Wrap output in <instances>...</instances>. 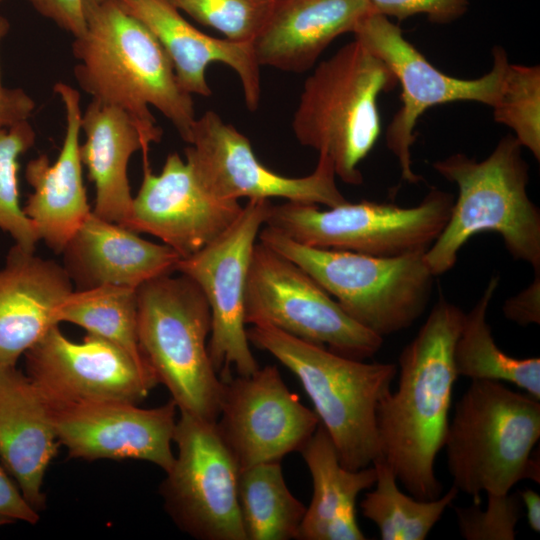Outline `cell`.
I'll list each match as a JSON object with an SVG mask.
<instances>
[{
  "instance_id": "obj_1",
  "label": "cell",
  "mask_w": 540,
  "mask_h": 540,
  "mask_svg": "<svg viewBox=\"0 0 540 540\" xmlns=\"http://www.w3.org/2000/svg\"><path fill=\"white\" fill-rule=\"evenodd\" d=\"M464 316L457 305L439 295L417 335L399 355L397 389L377 407L380 458L419 500H432L442 493L435 460L449 424L458 378L454 347Z\"/></svg>"
},
{
  "instance_id": "obj_2",
  "label": "cell",
  "mask_w": 540,
  "mask_h": 540,
  "mask_svg": "<svg viewBox=\"0 0 540 540\" xmlns=\"http://www.w3.org/2000/svg\"><path fill=\"white\" fill-rule=\"evenodd\" d=\"M84 11L86 31L72 43L79 86L92 100L126 112L146 150L163 134L150 106L188 143L196 121L192 96L179 85L158 40L115 0H85Z\"/></svg>"
},
{
  "instance_id": "obj_3",
  "label": "cell",
  "mask_w": 540,
  "mask_h": 540,
  "mask_svg": "<svg viewBox=\"0 0 540 540\" xmlns=\"http://www.w3.org/2000/svg\"><path fill=\"white\" fill-rule=\"evenodd\" d=\"M432 167L458 187L444 229L424 253L435 277L451 270L460 249L482 232L498 233L515 260L540 269V210L528 195L529 166L513 135L482 161L455 153Z\"/></svg>"
},
{
  "instance_id": "obj_4",
  "label": "cell",
  "mask_w": 540,
  "mask_h": 540,
  "mask_svg": "<svg viewBox=\"0 0 540 540\" xmlns=\"http://www.w3.org/2000/svg\"><path fill=\"white\" fill-rule=\"evenodd\" d=\"M247 337L298 378L344 467L359 470L380 457L376 412L396 364L348 358L267 324L252 325Z\"/></svg>"
},
{
  "instance_id": "obj_5",
  "label": "cell",
  "mask_w": 540,
  "mask_h": 540,
  "mask_svg": "<svg viewBox=\"0 0 540 540\" xmlns=\"http://www.w3.org/2000/svg\"><path fill=\"white\" fill-rule=\"evenodd\" d=\"M540 400L502 382L471 381L449 420L443 448L453 486L481 504V493L507 494L540 482Z\"/></svg>"
},
{
  "instance_id": "obj_6",
  "label": "cell",
  "mask_w": 540,
  "mask_h": 540,
  "mask_svg": "<svg viewBox=\"0 0 540 540\" xmlns=\"http://www.w3.org/2000/svg\"><path fill=\"white\" fill-rule=\"evenodd\" d=\"M397 84L388 66L354 39L305 80L292 120L296 139L327 155L343 182L360 185L358 166L381 133L379 96Z\"/></svg>"
},
{
  "instance_id": "obj_7",
  "label": "cell",
  "mask_w": 540,
  "mask_h": 540,
  "mask_svg": "<svg viewBox=\"0 0 540 540\" xmlns=\"http://www.w3.org/2000/svg\"><path fill=\"white\" fill-rule=\"evenodd\" d=\"M141 352L180 412L216 422L223 381L208 352L211 313L200 288L185 275H165L137 288Z\"/></svg>"
},
{
  "instance_id": "obj_8",
  "label": "cell",
  "mask_w": 540,
  "mask_h": 540,
  "mask_svg": "<svg viewBox=\"0 0 540 540\" xmlns=\"http://www.w3.org/2000/svg\"><path fill=\"white\" fill-rule=\"evenodd\" d=\"M259 242L306 271L357 323L384 337L405 330L423 314L434 275L425 252L375 257L303 245L265 226Z\"/></svg>"
},
{
  "instance_id": "obj_9",
  "label": "cell",
  "mask_w": 540,
  "mask_h": 540,
  "mask_svg": "<svg viewBox=\"0 0 540 540\" xmlns=\"http://www.w3.org/2000/svg\"><path fill=\"white\" fill-rule=\"evenodd\" d=\"M454 199L432 188L413 207L363 200L321 210L287 201L271 205L265 225L310 247L396 257L426 252L444 229Z\"/></svg>"
},
{
  "instance_id": "obj_10",
  "label": "cell",
  "mask_w": 540,
  "mask_h": 540,
  "mask_svg": "<svg viewBox=\"0 0 540 540\" xmlns=\"http://www.w3.org/2000/svg\"><path fill=\"white\" fill-rule=\"evenodd\" d=\"M244 315L246 324L271 325L356 360L371 358L383 344L306 271L261 242L252 252Z\"/></svg>"
},
{
  "instance_id": "obj_11",
  "label": "cell",
  "mask_w": 540,
  "mask_h": 540,
  "mask_svg": "<svg viewBox=\"0 0 540 540\" xmlns=\"http://www.w3.org/2000/svg\"><path fill=\"white\" fill-rule=\"evenodd\" d=\"M353 34L388 66L401 85V106L387 126L386 144L397 158L401 178L408 183H418L422 177L412 170L411 146L416 140L414 129L420 116L433 106L458 101L493 107L509 64L507 53L502 46L495 45L491 70L475 79H462L433 66L404 37L401 28L383 15L369 14Z\"/></svg>"
},
{
  "instance_id": "obj_12",
  "label": "cell",
  "mask_w": 540,
  "mask_h": 540,
  "mask_svg": "<svg viewBox=\"0 0 540 540\" xmlns=\"http://www.w3.org/2000/svg\"><path fill=\"white\" fill-rule=\"evenodd\" d=\"M177 455L160 486L174 523L200 540H247L238 500L240 468L216 422L180 412Z\"/></svg>"
},
{
  "instance_id": "obj_13",
  "label": "cell",
  "mask_w": 540,
  "mask_h": 540,
  "mask_svg": "<svg viewBox=\"0 0 540 540\" xmlns=\"http://www.w3.org/2000/svg\"><path fill=\"white\" fill-rule=\"evenodd\" d=\"M271 205L269 199L248 200L220 236L177 264L176 271L194 281L208 302V352L221 379L230 376L231 367L237 375L259 368L247 337L244 300L252 252Z\"/></svg>"
},
{
  "instance_id": "obj_14",
  "label": "cell",
  "mask_w": 540,
  "mask_h": 540,
  "mask_svg": "<svg viewBox=\"0 0 540 540\" xmlns=\"http://www.w3.org/2000/svg\"><path fill=\"white\" fill-rule=\"evenodd\" d=\"M184 153L200 183L221 199L283 198L328 208L347 202L327 155L319 154L307 176H283L262 164L249 139L214 111L196 118Z\"/></svg>"
},
{
  "instance_id": "obj_15",
  "label": "cell",
  "mask_w": 540,
  "mask_h": 540,
  "mask_svg": "<svg viewBox=\"0 0 540 540\" xmlns=\"http://www.w3.org/2000/svg\"><path fill=\"white\" fill-rule=\"evenodd\" d=\"M27 376L52 409L98 402L138 404L159 384L154 372L99 336L80 342L52 326L25 353Z\"/></svg>"
},
{
  "instance_id": "obj_16",
  "label": "cell",
  "mask_w": 540,
  "mask_h": 540,
  "mask_svg": "<svg viewBox=\"0 0 540 540\" xmlns=\"http://www.w3.org/2000/svg\"><path fill=\"white\" fill-rule=\"evenodd\" d=\"M222 381L216 426L240 471L299 451L320 423L314 410L288 389L275 365Z\"/></svg>"
},
{
  "instance_id": "obj_17",
  "label": "cell",
  "mask_w": 540,
  "mask_h": 540,
  "mask_svg": "<svg viewBox=\"0 0 540 540\" xmlns=\"http://www.w3.org/2000/svg\"><path fill=\"white\" fill-rule=\"evenodd\" d=\"M242 208L238 201L207 191L190 164L173 152L158 175L149 161L143 162L142 183L125 228L159 238L184 258L220 236Z\"/></svg>"
},
{
  "instance_id": "obj_18",
  "label": "cell",
  "mask_w": 540,
  "mask_h": 540,
  "mask_svg": "<svg viewBox=\"0 0 540 540\" xmlns=\"http://www.w3.org/2000/svg\"><path fill=\"white\" fill-rule=\"evenodd\" d=\"M177 405L171 399L143 409L130 402H98L52 409L60 445L74 458L136 459L165 472L173 465L171 450Z\"/></svg>"
},
{
  "instance_id": "obj_19",
  "label": "cell",
  "mask_w": 540,
  "mask_h": 540,
  "mask_svg": "<svg viewBox=\"0 0 540 540\" xmlns=\"http://www.w3.org/2000/svg\"><path fill=\"white\" fill-rule=\"evenodd\" d=\"M65 110L66 128L60 153L51 164L45 154L31 159L25 178L33 188L22 207L39 241L62 253L92 209L88 204L80 157V94L72 86L57 82L53 87Z\"/></svg>"
},
{
  "instance_id": "obj_20",
  "label": "cell",
  "mask_w": 540,
  "mask_h": 540,
  "mask_svg": "<svg viewBox=\"0 0 540 540\" xmlns=\"http://www.w3.org/2000/svg\"><path fill=\"white\" fill-rule=\"evenodd\" d=\"M115 1L158 40L185 92L210 96L212 91L206 80V70L209 64L220 62L230 66L239 76L247 108L257 109L261 93L260 65L252 43H237L201 32L169 0Z\"/></svg>"
},
{
  "instance_id": "obj_21",
  "label": "cell",
  "mask_w": 540,
  "mask_h": 540,
  "mask_svg": "<svg viewBox=\"0 0 540 540\" xmlns=\"http://www.w3.org/2000/svg\"><path fill=\"white\" fill-rule=\"evenodd\" d=\"M64 269L78 290L101 285L137 289L176 272L182 258L174 249L98 217L92 211L63 252Z\"/></svg>"
},
{
  "instance_id": "obj_22",
  "label": "cell",
  "mask_w": 540,
  "mask_h": 540,
  "mask_svg": "<svg viewBox=\"0 0 540 540\" xmlns=\"http://www.w3.org/2000/svg\"><path fill=\"white\" fill-rule=\"evenodd\" d=\"M73 284L63 265L14 244L0 267V365L21 355L52 326Z\"/></svg>"
},
{
  "instance_id": "obj_23",
  "label": "cell",
  "mask_w": 540,
  "mask_h": 540,
  "mask_svg": "<svg viewBox=\"0 0 540 540\" xmlns=\"http://www.w3.org/2000/svg\"><path fill=\"white\" fill-rule=\"evenodd\" d=\"M59 445L48 402L16 365H0V461L38 512L45 505V473Z\"/></svg>"
},
{
  "instance_id": "obj_24",
  "label": "cell",
  "mask_w": 540,
  "mask_h": 540,
  "mask_svg": "<svg viewBox=\"0 0 540 540\" xmlns=\"http://www.w3.org/2000/svg\"><path fill=\"white\" fill-rule=\"evenodd\" d=\"M373 13L368 0H273L252 43L260 66L302 73L340 35L353 33Z\"/></svg>"
},
{
  "instance_id": "obj_25",
  "label": "cell",
  "mask_w": 540,
  "mask_h": 540,
  "mask_svg": "<svg viewBox=\"0 0 540 540\" xmlns=\"http://www.w3.org/2000/svg\"><path fill=\"white\" fill-rule=\"evenodd\" d=\"M81 129L86 140L80 145V157L96 189L92 212L126 227L133 200L128 162L137 151L142 152L143 161H149V151L126 112L96 100L82 114Z\"/></svg>"
},
{
  "instance_id": "obj_26",
  "label": "cell",
  "mask_w": 540,
  "mask_h": 540,
  "mask_svg": "<svg viewBox=\"0 0 540 540\" xmlns=\"http://www.w3.org/2000/svg\"><path fill=\"white\" fill-rule=\"evenodd\" d=\"M313 483L311 502L299 528L300 540H364L356 518L358 495L374 486L373 466L344 467L321 423L299 450Z\"/></svg>"
},
{
  "instance_id": "obj_27",
  "label": "cell",
  "mask_w": 540,
  "mask_h": 540,
  "mask_svg": "<svg viewBox=\"0 0 540 540\" xmlns=\"http://www.w3.org/2000/svg\"><path fill=\"white\" fill-rule=\"evenodd\" d=\"M499 286L493 276L474 307L465 313L454 347V364L458 377L510 383L540 400L539 357L515 358L496 344L486 321L490 302Z\"/></svg>"
},
{
  "instance_id": "obj_28",
  "label": "cell",
  "mask_w": 540,
  "mask_h": 540,
  "mask_svg": "<svg viewBox=\"0 0 540 540\" xmlns=\"http://www.w3.org/2000/svg\"><path fill=\"white\" fill-rule=\"evenodd\" d=\"M238 500L247 540L297 539L306 506L287 487L280 461L241 470Z\"/></svg>"
},
{
  "instance_id": "obj_29",
  "label": "cell",
  "mask_w": 540,
  "mask_h": 540,
  "mask_svg": "<svg viewBox=\"0 0 540 540\" xmlns=\"http://www.w3.org/2000/svg\"><path fill=\"white\" fill-rule=\"evenodd\" d=\"M376 471L375 489L365 494L361 501L364 517L378 528L382 540H424L452 505L459 493L452 487L432 500H419L403 493L398 480L378 457L372 463Z\"/></svg>"
},
{
  "instance_id": "obj_30",
  "label": "cell",
  "mask_w": 540,
  "mask_h": 540,
  "mask_svg": "<svg viewBox=\"0 0 540 540\" xmlns=\"http://www.w3.org/2000/svg\"><path fill=\"white\" fill-rule=\"evenodd\" d=\"M58 321L73 323L108 340L151 369L138 341L137 289L101 285L72 290L58 309Z\"/></svg>"
},
{
  "instance_id": "obj_31",
  "label": "cell",
  "mask_w": 540,
  "mask_h": 540,
  "mask_svg": "<svg viewBox=\"0 0 540 540\" xmlns=\"http://www.w3.org/2000/svg\"><path fill=\"white\" fill-rule=\"evenodd\" d=\"M494 121L507 126L523 148L540 160V68L509 62Z\"/></svg>"
},
{
  "instance_id": "obj_32",
  "label": "cell",
  "mask_w": 540,
  "mask_h": 540,
  "mask_svg": "<svg viewBox=\"0 0 540 540\" xmlns=\"http://www.w3.org/2000/svg\"><path fill=\"white\" fill-rule=\"evenodd\" d=\"M35 140V130L28 120L0 127V230L27 251H35L39 239L19 203L18 158L34 145Z\"/></svg>"
},
{
  "instance_id": "obj_33",
  "label": "cell",
  "mask_w": 540,
  "mask_h": 540,
  "mask_svg": "<svg viewBox=\"0 0 540 540\" xmlns=\"http://www.w3.org/2000/svg\"><path fill=\"white\" fill-rule=\"evenodd\" d=\"M179 11L209 26L226 39L253 43L264 27L273 0H169Z\"/></svg>"
},
{
  "instance_id": "obj_34",
  "label": "cell",
  "mask_w": 540,
  "mask_h": 540,
  "mask_svg": "<svg viewBox=\"0 0 540 540\" xmlns=\"http://www.w3.org/2000/svg\"><path fill=\"white\" fill-rule=\"evenodd\" d=\"M487 506L473 503L455 507L459 531L466 540H514L521 517L520 498L516 494H486Z\"/></svg>"
},
{
  "instance_id": "obj_35",
  "label": "cell",
  "mask_w": 540,
  "mask_h": 540,
  "mask_svg": "<svg viewBox=\"0 0 540 540\" xmlns=\"http://www.w3.org/2000/svg\"><path fill=\"white\" fill-rule=\"evenodd\" d=\"M373 13L404 21L414 15H426L435 24H449L463 17L469 0H368Z\"/></svg>"
},
{
  "instance_id": "obj_36",
  "label": "cell",
  "mask_w": 540,
  "mask_h": 540,
  "mask_svg": "<svg viewBox=\"0 0 540 540\" xmlns=\"http://www.w3.org/2000/svg\"><path fill=\"white\" fill-rule=\"evenodd\" d=\"M42 16L53 21L74 38L86 31L85 0H28Z\"/></svg>"
},
{
  "instance_id": "obj_37",
  "label": "cell",
  "mask_w": 540,
  "mask_h": 540,
  "mask_svg": "<svg viewBox=\"0 0 540 540\" xmlns=\"http://www.w3.org/2000/svg\"><path fill=\"white\" fill-rule=\"evenodd\" d=\"M10 29L9 21L0 15V44ZM35 109L34 100L21 88L5 87L0 67V127L27 121Z\"/></svg>"
},
{
  "instance_id": "obj_38",
  "label": "cell",
  "mask_w": 540,
  "mask_h": 540,
  "mask_svg": "<svg viewBox=\"0 0 540 540\" xmlns=\"http://www.w3.org/2000/svg\"><path fill=\"white\" fill-rule=\"evenodd\" d=\"M533 281L503 305L504 316L521 326L540 323V269L534 270Z\"/></svg>"
},
{
  "instance_id": "obj_39",
  "label": "cell",
  "mask_w": 540,
  "mask_h": 540,
  "mask_svg": "<svg viewBox=\"0 0 540 540\" xmlns=\"http://www.w3.org/2000/svg\"><path fill=\"white\" fill-rule=\"evenodd\" d=\"M0 514L14 521L21 520L30 524H35L39 520L38 511L28 503L19 487L10 480L1 463Z\"/></svg>"
},
{
  "instance_id": "obj_40",
  "label": "cell",
  "mask_w": 540,
  "mask_h": 540,
  "mask_svg": "<svg viewBox=\"0 0 540 540\" xmlns=\"http://www.w3.org/2000/svg\"><path fill=\"white\" fill-rule=\"evenodd\" d=\"M519 498L525 508L529 527L536 533L540 531V496L532 489L519 492Z\"/></svg>"
},
{
  "instance_id": "obj_41",
  "label": "cell",
  "mask_w": 540,
  "mask_h": 540,
  "mask_svg": "<svg viewBox=\"0 0 540 540\" xmlns=\"http://www.w3.org/2000/svg\"><path fill=\"white\" fill-rule=\"evenodd\" d=\"M11 518L0 514V527L13 522Z\"/></svg>"
},
{
  "instance_id": "obj_42",
  "label": "cell",
  "mask_w": 540,
  "mask_h": 540,
  "mask_svg": "<svg viewBox=\"0 0 540 540\" xmlns=\"http://www.w3.org/2000/svg\"><path fill=\"white\" fill-rule=\"evenodd\" d=\"M95 1H105V0H95Z\"/></svg>"
},
{
  "instance_id": "obj_43",
  "label": "cell",
  "mask_w": 540,
  "mask_h": 540,
  "mask_svg": "<svg viewBox=\"0 0 540 540\" xmlns=\"http://www.w3.org/2000/svg\"><path fill=\"white\" fill-rule=\"evenodd\" d=\"M1 1V0H0Z\"/></svg>"
}]
</instances>
